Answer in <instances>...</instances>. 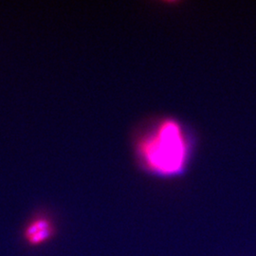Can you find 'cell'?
<instances>
[{"instance_id":"6da1fadb","label":"cell","mask_w":256,"mask_h":256,"mask_svg":"<svg viewBox=\"0 0 256 256\" xmlns=\"http://www.w3.org/2000/svg\"><path fill=\"white\" fill-rule=\"evenodd\" d=\"M142 164L156 176H174L186 167L190 144L182 124L172 119L158 122L138 142Z\"/></svg>"},{"instance_id":"7a4b0ae2","label":"cell","mask_w":256,"mask_h":256,"mask_svg":"<svg viewBox=\"0 0 256 256\" xmlns=\"http://www.w3.org/2000/svg\"><path fill=\"white\" fill-rule=\"evenodd\" d=\"M56 234L54 223L48 216L38 214L30 220L22 232V238L28 247L38 248L52 240Z\"/></svg>"}]
</instances>
